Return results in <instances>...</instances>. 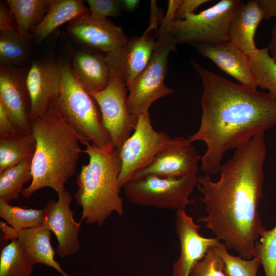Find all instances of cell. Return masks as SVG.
Returning a JSON list of instances; mask_svg holds the SVG:
<instances>
[{"label": "cell", "instance_id": "obj_11", "mask_svg": "<svg viewBox=\"0 0 276 276\" xmlns=\"http://www.w3.org/2000/svg\"><path fill=\"white\" fill-rule=\"evenodd\" d=\"M159 21L150 19L144 33L132 37L119 48L106 54V60L112 76L127 87L143 72L149 63L156 45L151 32L158 28Z\"/></svg>", "mask_w": 276, "mask_h": 276}, {"label": "cell", "instance_id": "obj_14", "mask_svg": "<svg viewBox=\"0 0 276 276\" xmlns=\"http://www.w3.org/2000/svg\"><path fill=\"white\" fill-rule=\"evenodd\" d=\"M72 196L66 190L58 194V199L50 200L44 207L45 216L42 225L49 228L57 238L56 251L61 259L76 254L80 249L78 239L81 221L74 219L70 208Z\"/></svg>", "mask_w": 276, "mask_h": 276}, {"label": "cell", "instance_id": "obj_36", "mask_svg": "<svg viewBox=\"0 0 276 276\" xmlns=\"http://www.w3.org/2000/svg\"><path fill=\"white\" fill-rule=\"evenodd\" d=\"M210 1L209 0H182L175 14L174 20L185 19L188 16L194 14V11L201 5Z\"/></svg>", "mask_w": 276, "mask_h": 276}, {"label": "cell", "instance_id": "obj_5", "mask_svg": "<svg viewBox=\"0 0 276 276\" xmlns=\"http://www.w3.org/2000/svg\"><path fill=\"white\" fill-rule=\"evenodd\" d=\"M91 98L70 65H61L60 87L54 105L79 134L102 148L112 143L111 140L102 125Z\"/></svg>", "mask_w": 276, "mask_h": 276}, {"label": "cell", "instance_id": "obj_24", "mask_svg": "<svg viewBox=\"0 0 276 276\" xmlns=\"http://www.w3.org/2000/svg\"><path fill=\"white\" fill-rule=\"evenodd\" d=\"M51 0H8L15 17L17 30L29 39V31L38 25L48 12Z\"/></svg>", "mask_w": 276, "mask_h": 276}, {"label": "cell", "instance_id": "obj_19", "mask_svg": "<svg viewBox=\"0 0 276 276\" xmlns=\"http://www.w3.org/2000/svg\"><path fill=\"white\" fill-rule=\"evenodd\" d=\"M0 228L4 239L17 240L35 264H41L53 268L62 276H71L54 259L55 252L51 242L52 232L49 228L41 225L16 231L3 221L0 222Z\"/></svg>", "mask_w": 276, "mask_h": 276}, {"label": "cell", "instance_id": "obj_35", "mask_svg": "<svg viewBox=\"0 0 276 276\" xmlns=\"http://www.w3.org/2000/svg\"><path fill=\"white\" fill-rule=\"evenodd\" d=\"M20 134L14 126L2 105L0 104V139Z\"/></svg>", "mask_w": 276, "mask_h": 276}, {"label": "cell", "instance_id": "obj_31", "mask_svg": "<svg viewBox=\"0 0 276 276\" xmlns=\"http://www.w3.org/2000/svg\"><path fill=\"white\" fill-rule=\"evenodd\" d=\"M215 249L222 258L224 265V271L227 276H257L260 262L256 259L245 260L242 257L234 256L228 251L223 242H220Z\"/></svg>", "mask_w": 276, "mask_h": 276}, {"label": "cell", "instance_id": "obj_30", "mask_svg": "<svg viewBox=\"0 0 276 276\" xmlns=\"http://www.w3.org/2000/svg\"><path fill=\"white\" fill-rule=\"evenodd\" d=\"M256 242L254 258L263 267L266 276H276V225L268 230L264 227Z\"/></svg>", "mask_w": 276, "mask_h": 276}, {"label": "cell", "instance_id": "obj_33", "mask_svg": "<svg viewBox=\"0 0 276 276\" xmlns=\"http://www.w3.org/2000/svg\"><path fill=\"white\" fill-rule=\"evenodd\" d=\"M90 13L95 17L106 18L107 17H119L123 9L120 1L88 0Z\"/></svg>", "mask_w": 276, "mask_h": 276}, {"label": "cell", "instance_id": "obj_13", "mask_svg": "<svg viewBox=\"0 0 276 276\" xmlns=\"http://www.w3.org/2000/svg\"><path fill=\"white\" fill-rule=\"evenodd\" d=\"M27 74L19 66L0 65V104L20 134L32 132Z\"/></svg>", "mask_w": 276, "mask_h": 276}, {"label": "cell", "instance_id": "obj_21", "mask_svg": "<svg viewBox=\"0 0 276 276\" xmlns=\"http://www.w3.org/2000/svg\"><path fill=\"white\" fill-rule=\"evenodd\" d=\"M72 70L75 77L89 94L104 89L108 85L109 70L105 55L88 49L74 55Z\"/></svg>", "mask_w": 276, "mask_h": 276}, {"label": "cell", "instance_id": "obj_2", "mask_svg": "<svg viewBox=\"0 0 276 276\" xmlns=\"http://www.w3.org/2000/svg\"><path fill=\"white\" fill-rule=\"evenodd\" d=\"M190 62L200 77L203 92L200 127L188 139L206 144L201 170L212 177L228 150L276 125V101L268 93L233 82L193 59Z\"/></svg>", "mask_w": 276, "mask_h": 276}, {"label": "cell", "instance_id": "obj_25", "mask_svg": "<svg viewBox=\"0 0 276 276\" xmlns=\"http://www.w3.org/2000/svg\"><path fill=\"white\" fill-rule=\"evenodd\" d=\"M4 247L0 255V276H31L35 263L16 239Z\"/></svg>", "mask_w": 276, "mask_h": 276}, {"label": "cell", "instance_id": "obj_8", "mask_svg": "<svg viewBox=\"0 0 276 276\" xmlns=\"http://www.w3.org/2000/svg\"><path fill=\"white\" fill-rule=\"evenodd\" d=\"M240 1L222 0L182 20H174L170 33L177 44H217L228 41L231 20Z\"/></svg>", "mask_w": 276, "mask_h": 276}, {"label": "cell", "instance_id": "obj_10", "mask_svg": "<svg viewBox=\"0 0 276 276\" xmlns=\"http://www.w3.org/2000/svg\"><path fill=\"white\" fill-rule=\"evenodd\" d=\"M126 89L123 83L109 75L106 87L90 95L98 104L101 111L102 125L119 151L134 131L138 119L128 112Z\"/></svg>", "mask_w": 276, "mask_h": 276}, {"label": "cell", "instance_id": "obj_3", "mask_svg": "<svg viewBox=\"0 0 276 276\" xmlns=\"http://www.w3.org/2000/svg\"><path fill=\"white\" fill-rule=\"evenodd\" d=\"M31 122L36 140L32 178L21 195L29 198L46 187L58 194L66 190L65 183L75 173L82 151L80 144L89 141L66 121L53 104Z\"/></svg>", "mask_w": 276, "mask_h": 276}, {"label": "cell", "instance_id": "obj_15", "mask_svg": "<svg viewBox=\"0 0 276 276\" xmlns=\"http://www.w3.org/2000/svg\"><path fill=\"white\" fill-rule=\"evenodd\" d=\"M66 31L76 42L106 54L121 47L128 38L123 29L107 18L84 14L68 23Z\"/></svg>", "mask_w": 276, "mask_h": 276}, {"label": "cell", "instance_id": "obj_37", "mask_svg": "<svg viewBox=\"0 0 276 276\" xmlns=\"http://www.w3.org/2000/svg\"><path fill=\"white\" fill-rule=\"evenodd\" d=\"M263 15V20L276 16V0H256Z\"/></svg>", "mask_w": 276, "mask_h": 276}, {"label": "cell", "instance_id": "obj_23", "mask_svg": "<svg viewBox=\"0 0 276 276\" xmlns=\"http://www.w3.org/2000/svg\"><path fill=\"white\" fill-rule=\"evenodd\" d=\"M36 140L33 132L0 139V173L33 158Z\"/></svg>", "mask_w": 276, "mask_h": 276}, {"label": "cell", "instance_id": "obj_6", "mask_svg": "<svg viewBox=\"0 0 276 276\" xmlns=\"http://www.w3.org/2000/svg\"><path fill=\"white\" fill-rule=\"evenodd\" d=\"M156 45L151 59L143 72L127 88V107L130 114L137 117L148 111L151 105L156 100L174 91L165 85L168 57L176 51V42L169 28L159 26L157 31Z\"/></svg>", "mask_w": 276, "mask_h": 276}, {"label": "cell", "instance_id": "obj_22", "mask_svg": "<svg viewBox=\"0 0 276 276\" xmlns=\"http://www.w3.org/2000/svg\"><path fill=\"white\" fill-rule=\"evenodd\" d=\"M88 13L83 1L51 0L48 12L31 32L37 41H42L61 25Z\"/></svg>", "mask_w": 276, "mask_h": 276}, {"label": "cell", "instance_id": "obj_27", "mask_svg": "<svg viewBox=\"0 0 276 276\" xmlns=\"http://www.w3.org/2000/svg\"><path fill=\"white\" fill-rule=\"evenodd\" d=\"M32 159L25 160L0 173V198L8 203L18 199L24 185L32 179Z\"/></svg>", "mask_w": 276, "mask_h": 276}, {"label": "cell", "instance_id": "obj_32", "mask_svg": "<svg viewBox=\"0 0 276 276\" xmlns=\"http://www.w3.org/2000/svg\"><path fill=\"white\" fill-rule=\"evenodd\" d=\"M224 269V262L214 246L193 267L190 276H227Z\"/></svg>", "mask_w": 276, "mask_h": 276}, {"label": "cell", "instance_id": "obj_39", "mask_svg": "<svg viewBox=\"0 0 276 276\" xmlns=\"http://www.w3.org/2000/svg\"><path fill=\"white\" fill-rule=\"evenodd\" d=\"M120 2L122 8L129 11L135 10L140 3L139 0H122Z\"/></svg>", "mask_w": 276, "mask_h": 276}, {"label": "cell", "instance_id": "obj_7", "mask_svg": "<svg viewBox=\"0 0 276 276\" xmlns=\"http://www.w3.org/2000/svg\"><path fill=\"white\" fill-rule=\"evenodd\" d=\"M197 181V176L172 178L148 175L129 180L123 188L127 197L134 204L185 211L194 202L189 197Z\"/></svg>", "mask_w": 276, "mask_h": 276}, {"label": "cell", "instance_id": "obj_17", "mask_svg": "<svg viewBox=\"0 0 276 276\" xmlns=\"http://www.w3.org/2000/svg\"><path fill=\"white\" fill-rule=\"evenodd\" d=\"M31 100V121L44 113L57 98L61 84V66L50 60L33 62L27 72Z\"/></svg>", "mask_w": 276, "mask_h": 276}, {"label": "cell", "instance_id": "obj_34", "mask_svg": "<svg viewBox=\"0 0 276 276\" xmlns=\"http://www.w3.org/2000/svg\"><path fill=\"white\" fill-rule=\"evenodd\" d=\"M17 30L15 17L7 1L0 3V31Z\"/></svg>", "mask_w": 276, "mask_h": 276}, {"label": "cell", "instance_id": "obj_26", "mask_svg": "<svg viewBox=\"0 0 276 276\" xmlns=\"http://www.w3.org/2000/svg\"><path fill=\"white\" fill-rule=\"evenodd\" d=\"M31 55L29 39L17 30L0 31V65L20 66Z\"/></svg>", "mask_w": 276, "mask_h": 276}, {"label": "cell", "instance_id": "obj_18", "mask_svg": "<svg viewBox=\"0 0 276 276\" xmlns=\"http://www.w3.org/2000/svg\"><path fill=\"white\" fill-rule=\"evenodd\" d=\"M202 56L211 60L223 72L237 80L240 84L257 89L255 74L247 56L230 41L217 44H192Z\"/></svg>", "mask_w": 276, "mask_h": 276}, {"label": "cell", "instance_id": "obj_12", "mask_svg": "<svg viewBox=\"0 0 276 276\" xmlns=\"http://www.w3.org/2000/svg\"><path fill=\"white\" fill-rule=\"evenodd\" d=\"M201 158L188 138L175 137L157 154L150 165L135 172L130 180L148 175L172 178L197 176L198 163Z\"/></svg>", "mask_w": 276, "mask_h": 276}, {"label": "cell", "instance_id": "obj_28", "mask_svg": "<svg viewBox=\"0 0 276 276\" xmlns=\"http://www.w3.org/2000/svg\"><path fill=\"white\" fill-rule=\"evenodd\" d=\"M45 210L13 206L0 198V217L16 231L42 225Z\"/></svg>", "mask_w": 276, "mask_h": 276}, {"label": "cell", "instance_id": "obj_4", "mask_svg": "<svg viewBox=\"0 0 276 276\" xmlns=\"http://www.w3.org/2000/svg\"><path fill=\"white\" fill-rule=\"evenodd\" d=\"M89 162L82 166L76 178V203L82 208L80 221L101 226L113 213L124 212L118 178L121 169L119 151L112 143L100 148L89 141L82 144Z\"/></svg>", "mask_w": 276, "mask_h": 276}, {"label": "cell", "instance_id": "obj_29", "mask_svg": "<svg viewBox=\"0 0 276 276\" xmlns=\"http://www.w3.org/2000/svg\"><path fill=\"white\" fill-rule=\"evenodd\" d=\"M248 59L257 86L267 90L276 101V61L270 55L268 48L258 49L257 53Z\"/></svg>", "mask_w": 276, "mask_h": 276}, {"label": "cell", "instance_id": "obj_38", "mask_svg": "<svg viewBox=\"0 0 276 276\" xmlns=\"http://www.w3.org/2000/svg\"><path fill=\"white\" fill-rule=\"evenodd\" d=\"M271 57L276 61V22L271 30V38L267 48Z\"/></svg>", "mask_w": 276, "mask_h": 276}, {"label": "cell", "instance_id": "obj_16", "mask_svg": "<svg viewBox=\"0 0 276 276\" xmlns=\"http://www.w3.org/2000/svg\"><path fill=\"white\" fill-rule=\"evenodd\" d=\"M176 231L180 243V254L173 267V276H190L193 267L205 256L209 249L217 245V237L205 238L199 233L200 226L185 210L177 211Z\"/></svg>", "mask_w": 276, "mask_h": 276}, {"label": "cell", "instance_id": "obj_9", "mask_svg": "<svg viewBox=\"0 0 276 276\" xmlns=\"http://www.w3.org/2000/svg\"><path fill=\"white\" fill-rule=\"evenodd\" d=\"M137 117L133 133L119 151L121 169L118 183L120 188L135 172L150 165L157 154L172 141L167 132L154 129L149 111Z\"/></svg>", "mask_w": 276, "mask_h": 276}, {"label": "cell", "instance_id": "obj_1", "mask_svg": "<svg viewBox=\"0 0 276 276\" xmlns=\"http://www.w3.org/2000/svg\"><path fill=\"white\" fill-rule=\"evenodd\" d=\"M266 156L264 132L235 149L221 166L220 177H198L207 215L198 221L244 259L253 258L256 242L264 228L258 211L262 197Z\"/></svg>", "mask_w": 276, "mask_h": 276}, {"label": "cell", "instance_id": "obj_20", "mask_svg": "<svg viewBox=\"0 0 276 276\" xmlns=\"http://www.w3.org/2000/svg\"><path fill=\"white\" fill-rule=\"evenodd\" d=\"M263 20L256 0L240 1L231 20L228 40L249 58L258 52L254 41L256 30Z\"/></svg>", "mask_w": 276, "mask_h": 276}]
</instances>
